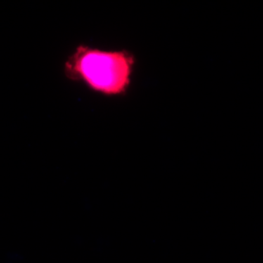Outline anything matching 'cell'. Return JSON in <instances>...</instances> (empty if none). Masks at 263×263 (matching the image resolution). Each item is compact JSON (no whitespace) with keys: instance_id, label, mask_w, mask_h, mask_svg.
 <instances>
[{"instance_id":"obj_1","label":"cell","mask_w":263,"mask_h":263,"mask_svg":"<svg viewBox=\"0 0 263 263\" xmlns=\"http://www.w3.org/2000/svg\"><path fill=\"white\" fill-rule=\"evenodd\" d=\"M134 57L126 50L103 49L79 44L63 64L66 79L106 98L124 96L130 88Z\"/></svg>"}]
</instances>
